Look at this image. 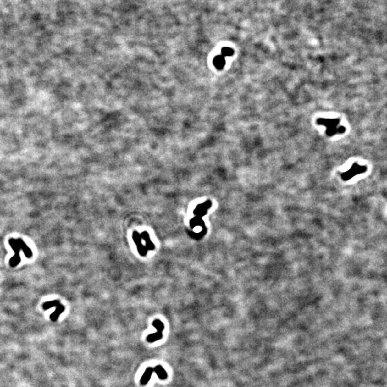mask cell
I'll list each match as a JSON object with an SVG mask.
<instances>
[{
  "mask_svg": "<svg viewBox=\"0 0 387 387\" xmlns=\"http://www.w3.org/2000/svg\"><path fill=\"white\" fill-rule=\"evenodd\" d=\"M17 241L18 244H19V245L20 249H21V250H22V252L23 253H24L25 257H26L27 258H31L32 257L33 254H32V250L30 249V247H28V246L25 244V242H24V241H23L22 239H20V238L17 239Z\"/></svg>",
  "mask_w": 387,
  "mask_h": 387,
  "instance_id": "1",
  "label": "cell"
},
{
  "mask_svg": "<svg viewBox=\"0 0 387 387\" xmlns=\"http://www.w3.org/2000/svg\"><path fill=\"white\" fill-rule=\"evenodd\" d=\"M154 372V368H153L152 367H148L147 368V370L145 371L144 373L143 374L141 379L140 381V384H141L142 386H145L147 385L148 384V381L150 380L151 377H152V373Z\"/></svg>",
  "mask_w": 387,
  "mask_h": 387,
  "instance_id": "2",
  "label": "cell"
},
{
  "mask_svg": "<svg viewBox=\"0 0 387 387\" xmlns=\"http://www.w3.org/2000/svg\"><path fill=\"white\" fill-rule=\"evenodd\" d=\"M162 337H163L162 332L157 331L156 333H155V334L148 335L147 339V341L148 342L153 343V342L156 341V340H158L161 339V338H162Z\"/></svg>",
  "mask_w": 387,
  "mask_h": 387,
  "instance_id": "7",
  "label": "cell"
},
{
  "mask_svg": "<svg viewBox=\"0 0 387 387\" xmlns=\"http://www.w3.org/2000/svg\"><path fill=\"white\" fill-rule=\"evenodd\" d=\"M9 244L10 245V247H12V249L13 250V251L14 252V255H19L20 252V247L19 244H18L17 240H14L13 238H11V239H9Z\"/></svg>",
  "mask_w": 387,
  "mask_h": 387,
  "instance_id": "6",
  "label": "cell"
},
{
  "mask_svg": "<svg viewBox=\"0 0 387 387\" xmlns=\"http://www.w3.org/2000/svg\"><path fill=\"white\" fill-rule=\"evenodd\" d=\"M58 304H60V301H58V300H54V301L46 302V303L42 305V307L43 309L46 311V310L51 308V307H56Z\"/></svg>",
  "mask_w": 387,
  "mask_h": 387,
  "instance_id": "9",
  "label": "cell"
},
{
  "mask_svg": "<svg viewBox=\"0 0 387 387\" xmlns=\"http://www.w3.org/2000/svg\"><path fill=\"white\" fill-rule=\"evenodd\" d=\"M234 53V51L230 47H224L222 50V56H231Z\"/></svg>",
  "mask_w": 387,
  "mask_h": 387,
  "instance_id": "10",
  "label": "cell"
},
{
  "mask_svg": "<svg viewBox=\"0 0 387 387\" xmlns=\"http://www.w3.org/2000/svg\"><path fill=\"white\" fill-rule=\"evenodd\" d=\"M154 372L157 374L158 377L161 380H164L167 378V373L161 365L156 366L154 368Z\"/></svg>",
  "mask_w": 387,
  "mask_h": 387,
  "instance_id": "5",
  "label": "cell"
},
{
  "mask_svg": "<svg viewBox=\"0 0 387 387\" xmlns=\"http://www.w3.org/2000/svg\"><path fill=\"white\" fill-rule=\"evenodd\" d=\"M213 63H214V65L215 66V68H216L217 69H218V70H222L225 65V60H224V56H222V55L216 56V57L214 58Z\"/></svg>",
  "mask_w": 387,
  "mask_h": 387,
  "instance_id": "4",
  "label": "cell"
},
{
  "mask_svg": "<svg viewBox=\"0 0 387 387\" xmlns=\"http://www.w3.org/2000/svg\"><path fill=\"white\" fill-rule=\"evenodd\" d=\"M21 262V257L19 255H14L13 257L9 260V265L11 267L14 268Z\"/></svg>",
  "mask_w": 387,
  "mask_h": 387,
  "instance_id": "8",
  "label": "cell"
},
{
  "mask_svg": "<svg viewBox=\"0 0 387 387\" xmlns=\"http://www.w3.org/2000/svg\"><path fill=\"white\" fill-rule=\"evenodd\" d=\"M64 310H65V307H64V306H63V305L60 303L58 304V306H56V309H55V312L50 315V319L52 320L53 321H56V320H58V317L60 316V314L63 313Z\"/></svg>",
  "mask_w": 387,
  "mask_h": 387,
  "instance_id": "3",
  "label": "cell"
}]
</instances>
